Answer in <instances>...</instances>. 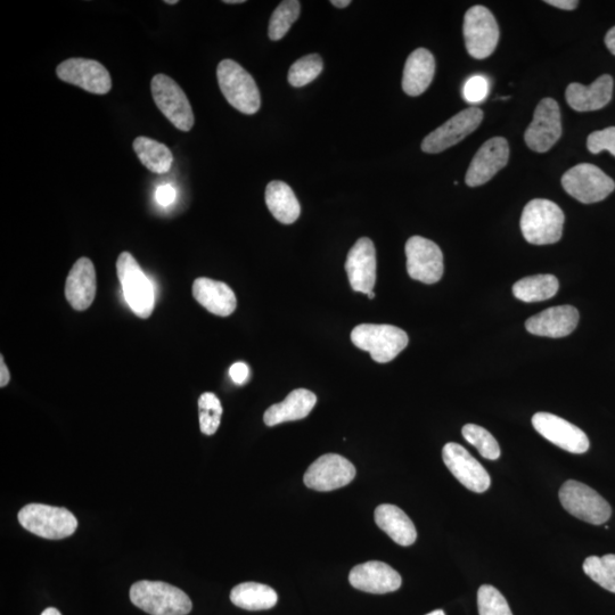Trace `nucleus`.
Listing matches in <instances>:
<instances>
[{"mask_svg":"<svg viewBox=\"0 0 615 615\" xmlns=\"http://www.w3.org/2000/svg\"><path fill=\"white\" fill-rule=\"evenodd\" d=\"M130 600L151 615H187L191 598L182 589L161 581H138L130 589Z\"/></svg>","mask_w":615,"mask_h":615,"instance_id":"obj_1","label":"nucleus"},{"mask_svg":"<svg viewBox=\"0 0 615 615\" xmlns=\"http://www.w3.org/2000/svg\"><path fill=\"white\" fill-rule=\"evenodd\" d=\"M564 221V212L559 205L536 199L530 201L522 212L521 231L530 244H554L562 239Z\"/></svg>","mask_w":615,"mask_h":615,"instance_id":"obj_2","label":"nucleus"},{"mask_svg":"<svg viewBox=\"0 0 615 615\" xmlns=\"http://www.w3.org/2000/svg\"><path fill=\"white\" fill-rule=\"evenodd\" d=\"M221 93L227 102L243 114H256L260 110L261 97L253 77L233 60L221 61L217 69Z\"/></svg>","mask_w":615,"mask_h":615,"instance_id":"obj_3","label":"nucleus"},{"mask_svg":"<svg viewBox=\"0 0 615 615\" xmlns=\"http://www.w3.org/2000/svg\"><path fill=\"white\" fill-rule=\"evenodd\" d=\"M351 341L357 348L369 352L374 362L387 364L407 348L409 338L397 326L362 324L351 332Z\"/></svg>","mask_w":615,"mask_h":615,"instance_id":"obj_4","label":"nucleus"},{"mask_svg":"<svg viewBox=\"0 0 615 615\" xmlns=\"http://www.w3.org/2000/svg\"><path fill=\"white\" fill-rule=\"evenodd\" d=\"M19 522L34 535L51 540L68 538L78 528L76 516L67 508L44 504L24 506L19 513Z\"/></svg>","mask_w":615,"mask_h":615,"instance_id":"obj_5","label":"nucleus"},{"mask_svg":"<svg viewBox=\"0 0 615 615\" xmlns=\"http://www.w3.org/2000/svg\"><path fill=\"white\" fill-rule=\"evenodd\" d=\"M117 274L130 309L139 318H149L154 309V290L149 277L144 274L133 254H120Z\"/></svg>","mask_w":615,"mask_h":615,"instance_id":"obj_6","label":"nucleus"},{"mask_svg":"<svg viewBox=\"0 0 615 615\" xmlns=\"http://www.w3.org/2000/svg\"><path fill=\"white\" fill-rule=\"evenodd\" d=\"M559 497L564 510L581 521L601 526L611 518L610 504L585 483L574 480L564 482Z\"/></svg>","mask_w":615,"mask_h":615,"instance_id":"obj_7","label":"nucleus"},{"mask_svg":"<svg viewBox=\"0 0 615 615\" xmlns=\"http://www.w3.org/2000/svg\"><path fill=\"white\" fill-rule=\"evenodd\" d=\"M562 186L572 198L585 204L601 202L615 190L614 180L590 163L578 164L565 172Z\"/></svg>","mask_w":615,"mask_h":615,"instance_id":"obj_8","label":"nucleus"},{"mask_svg":"<svg viewBox=\"0 0 615 615\" xmlns=\"http://www.w3.org/2000/svg\"><path fill=\"white\" fill-rule=\"evenodd\" d=\"M463 34L467 52L477 60L488 59L494 54L500 36L494 14L482 5L466 12Z\"/></svg>","mask_w":615,"mask_h":615,"instance_id":"obj_9","label":"nucleus"},{"mask_svg":"<svg viewBox=\"0 0 615 615\" xmlns=\"http://www.w3.org/2000/svg\"><path fill=\"white\" fill-rule=\"evenodd\" d=\"M151 90L155 104L172 125L186 133L193 128L194 113L191 103L174 79L157 75L152 79Z\"/></svg>","mask_w":615,"mask_h":615,"instance_id":"obj_10","label":"nucleus"},{"mask_svg":"<svg viewBox=\"0 0 615 615\" xmlns=\"http://www.w3.org/2000/svg\"><path fill=\"white\" fill-rule=\"evenodd\" d=\"M407 272L415 281L434 284L444 275V254L439 246L422 236H413L406 243Z\"/></svg>","mask_w":615,"mask_h":615,"instance_id":"obj_11","label":"nucleus"},{"mask_svg":"<svg viewBox=\"0 0 615 615\" xmlns=\"http://www.w3.org/2000/svg\"><path fill=\"white\" fill-rule=\"evenodd\" d=\"M562 131L559 104L553 98H544L537 105L524 139L530 150L545 153L559 142Z\"/></svg>","mask_w":615,"mask_h":615,"instance_id":"obj_12","label":"nucleus"},{"mask_svg":"<svg viewBox=\"0 0 615 615\" xmlns=\"http://www.w3.org/2000/svg\"><path fill=\"white\" fill-rule=\"evenodd\" d=\"M482 120L483 111L479 108H469L457 113L456 116L424 138L423 152L437 154L450 149L477 130Z\"/></svg>","mask_w":615,"mask_h":615,"instance_id":"obj_13","label":"nucleus"},{"mask_svg":"<svg viewBox=\"0 0 615 615\" xmlns=\"http://www.w3.org/2000/svg\"><path fill=\"white\" fill-rule=\"evenodd\" d=\"M355 477L356 467L347 458L326 454L310 465L303 482L316 491H332L348 486Z\"/></svg>","mask_w":615,"mask_h":615,"instance_id":"obj_14","label":"nucleus"},{"mask_svg":"<svg viewBox=\"0 0 615 615\" xmlns=\"http://www.w3.org/2000/svg\"><path fill=\"white\" fill-rule=\"evenodd\" d=\"M533 428L553 445L572 454H585L589 439L578 426L564 418L549 413H537L532 417Z\"/></svg>","mask_w":615,"mask_h":615,"instance_id":"obj_15","label":"nucleus"},{"mask_svg":"<svg viewBox=\"0 0 615 615\" xmlns=\"http://www.w3.org/2000/svg\"><path fill=\"white\" fill-rule=\"evenodd\" d=\"M442 459L466 489L482 494L490 488L489 473L463 446L449 442L442 449Z\"/></svg>","mask_w":615,"mask_h":615,"instance_id":"obj_16","label":"nucleus"},{"mask_svg":"<svg viewBox=\"0 0 615 615\" xmlns=\"http://www.w3.org/2000/svg\"><path fill=\"white\" fill-rule=\"evenodd\" d=\"M56 73L62 81L92 94H108L112 87L109 71L94 60L69 59L57 67Z\"/></svg>","mask_w":615,"mask_h":615,"instance_id":"obj_17","label":"nucleus"},{"mask_svg":"<svg viewBox=\"0 0 615 615\" xmlns=\"http://www.w3.org/2000/svg\"><path fill=\"white\" fill-rule=\"evenodd\" d=\"M510 160V146L505 138L494 137L480 147L466 172L467 186L478 187L495 177Z\"/></svg>","mask_w":615,"mask_h":615,"instance_id":"obj_18","label":"nucleus"},{"mask_svg":"<svg viewBox=\"0 0 615 615\" xmlns=\"http://www.w3.org/2000/svg\"><path fill=\"white\" fill-rule=\"evenodd\" d=\"M350 585L369 594H388L396 592L403 584L400 574L379 561H371L357 565L351 570Z\"/></svg>","mask_w":615,"mask_h":615,"instance_id":"obj_19","label":"nucleus"},{"mask_svg":"<svg viewBox=\"0 0 615 615\" xmlns=\"http://www.w3.org/2000/svg\"><path fill=\"white\" fill-rule=\"evenodd\" d=\"M346 270L352 290L373 292L376 283V250L372 240L363 237L349 251Z\"/></svg>","mask_w":615,"mask_h":615,"instance_id":"obj_20","label":"nucleus"},{"mask_svg":"<svg viewBox=\"0 0 615 615\" xmlns=\"http://www.w3.org/2000/svg\"><path fill=\"white\" fill-rule=\"evenodd\" d=\"M579 323V311L572 306H557L541 311L526 323L527 331L533 335L559 339L570 335Z\"/></svg>","mask_w":615,"mask_h":615,"instance_id":"obj_21","label":"nucleus"},{"mask_svg":"<svg viewBox=\"0 0 615 615\" xmlns=\"http://www.w3.org/2000/svg\"><path fill=\"white\" fill-rule=\"evenodd\" d=\"M96 270L92 260L80 258L73 265L65 284V297L73 309L84 311L96 297Z\"/></svg>","mask_w":615,"mask_h":615,"instance_id":"obj_22","label":"nucleus"},{"mask_svg":"<svg viewBox=\"0 0 615 615\" xmlns=\"http://www.w3.org/2000/svg\"><path fill=\"white\" fill-rule=\"evenodd\" d=\"M612 94L613 78L604 75L597 78L590 86L574 82L567 88L565 97L574 111L589 112L605 108L611 102Z\"/></svg>","mask_w":615,"mask_h":615,"instance_id":"obj_23","label":"nucleus"},{"mask_svg":"<svg viewBox=\"0 0 615 615\" xmlns=\"http://www.w3.org/2000/svg\"><path fill=\"white\" fill-rule=\"evenodd\" d=\"M194 299L211 314L231 316L237 306L236 295L227 284L200 277L193 284Z\"/></svg>","mask_w":615,"mask_h":615,"instance_id":"obj_24","label":"nucleus"},{"mask_svg":"<svg viewBox=\"0 0 615 615\" xmlns=\"http://www.w3.org/2000/svg\"><path fill=\"white\" fill-rule=\"evenodd\" d=\"M436 75V60L428 49L418 48L408 56L405 64L403 89L409 96H420Z\"/></svg>","mask_w":615,"mask_h":615,"instance_id":"obj_25","label":"nucleus"},{"mask_svg":"<svg viewBox=\"0 0 615 615\" xmlns=\"http://www.w3.org/2000/svg\"><path fill=\"white\" fill-rule=\"evenodd\" d=\"M317 404L315 393L306 389H297L290 393L280 404L270 406L265 413L267 426L285 422L300 421L306 418Z\"/></svg>","mask_w":615,"mask_h":615,"instance_id":"obj_26","label":"nucleus"},{"mask_svg":"<svg viewBox=\"0 0 615 615\" xmlns=\"http://www.w3.org/2000/svg\"><path fill=\"white\" fill-rule=\"evenodd\" d=\"M377 527L400 546L413 545L417 539V531L409 516L398 506L383 504L375 510Z\"/></svg>","mask_w":615,"mask_h":615,"instance_id":"obj_27","label":"nucleus"},{"mask_svg":"<svg viewBox=\"0 0 615 615\" xmlns=\"http://www.w3.org/2000/svg\"><path fill=\"white\" fill-rule=\"evenodd\" d=\"M266 203L272 215L284 225L295 223L300 217L301 207L292 188L274 180L266 188Z\"/></svg>","mask_w":615,"mask_h":615,"instance_id":"obj_28","label":"nucleus"},{"mask_svg":"<svg viewBox=\"0 0 615 615\" xmlns=\"http://www.w3.org/2000/svg\"><path fill=\"white\" fill-rule=\"evenodd\" d=\"M231 601L237 608L246 611H262L273 609L278 602V595L267 585L243 582L233 588Z\"/></svg>","mask_w":615,"mask_h":615,"instance_id":"obj_29","label":"nucleus"},{"mask_svg":"<svg viewBox=\"0 0 615 615\" xmlns=\"http://www.w3.org/2000/svg\"><path fill=\"white\" fill-rule=\"evenodd\" d=\"M559 287V280L555 276L535 275L516 282L513 294L516 299L523 302H540L555 297Z\"/></svg>","mask_w":615,"mask_h":615,"instance_id":"obj_30","label":"nucleus"},{"mask_svg":"<svg viewBox=\"0 0 615 615\" xmlns=\"http://www.w3.org/2000/svg\"><path fill=\"white\" fill-rule=\"evenodd\" d=\"M134 150L139 161L154 174H167L174 162L169 147L151 138L137 137Z\"/></svg>","mask_w":615,"mask_h":615,"instance_id":"obj_31","label":"nucleus"},{"mask_svg":"<svg viewBox=\"0 0 615 615\" xmlns=\"http://www.w3.org/2000/svg\"><path fill=\"white\" fill-rule=\"evenodd\" d=\"M582 569L597 585L615 594V554L587 557Z\"/></svg>","mask_w":615,"mask_h":615,"instance_id":"obj_32","label":"nucleus"},{"mask_svg":"<svg viewBox=\"0 0 615 615\" xmlns=\"http://www.w3.org/2000/svg\"><path fill=\"white\" fill-rule=\"evenodd\" d=\"M301 4L298 0H285L277 6L269 22L268 36L277 41L285 37L292 24L299 19Z\"/></svg>","mask_w":615,"mask_h":615,"instance_id":"obj_33","label":"nucleus"},{"mask_svg":"<svg viewBox=\"0 0 615 615\" xmlns=\"http://www.w3.org/2000/svg\"><path fill=\"white\" fill-rule=\"evenodd\" d=\"M324 62L318 54L301 57L289 71V82L293 87H303L316 80L323 72Z\"/></svg>","mask_w":615,"mask_h":615,"instance_id":"obj_34","label":"nucleus"},{"mask_svg":"<svg viewBox=\"0 0 615 615\" xmlns=\"http://www.w3.org/2000/svg\"><path fill=\"white\" fill-rule=\"evenodd\" d=\"M464 439L477 448L483 458L496 461L500 457V447L492 434L482 426L466 424L462 430Z\"/></svg>","mask_w":615,"mask_h":615,"instance_id":"obj_35","label":"nucleus"},{"mask_svg":"<svg viewBox=\"0 0 615 615\" xmlns=\"http://www.w3.org/2000/svg\"><path fill=\"white\" fill-rule=\"evenodd\" d=\"M223 406L219 398L212 392H205L199 399L200 429L203 434H215L223 416Z\"/></svg>","mask_w":615,"mask_h":615,"instance_id":"obj_36","label":"nucleus"},{"mask_svg":"<svg viewBox=\"0 0 615 615\" xmlns=\"http://www.w3.org/2000/svg\"><path fill=\"white\" fill-rule=\"evenodd\" d=\"M478 609L480 615H513L504 595L490 585L479 588Z\"/></svg>","mask_w":615,"mask_h":615,"instance_id":"obj_37","label":"nucleus"},{"mask_svg":"<svg viewBox=\"0 0 615 615\" xmlns=\"http://www.w3.org/2000/svg\"><path fill=\"white\" fill-rule=\"evenodd\" d=\"M490 92V82L485 76H473L466 80L463 97L467 103L479 104L486 100Z\"/></svg>","mask_w":615,"mask_h":615,"instance_id":"obj_38","label":"nucleus"},{"mask_svg":"<svg viewBox=\"0 0 615 615\" xmlns=\"http://www.w3.org/2000/svg\"><path fill=\"white\" fill-rule=\"evenodd\" d=\"M587 147L590 153L608 151L615 157V127L594 131L587 139Z\"/></svg>","mask_w":615,"mask_h":615,"instance_id":"obj_39","label":"nucleus"},{"mask_svg":"<svg viewBox=\"0 0 615 615\" xmlns=\"http://www.w3.org/2000/svg\"><path fill=\"white\" fill-rule=\"evenodd\" d=\"M229 375H231L234 383L243 385L250 380V368L245 363H236L229 369Z\"/></svg>","mask_w":615,"mask_h":615,"instance_id":"obj_40","label":"nucleus"},{"mask_svg":"<svg viewBox=\"0 0 615 615\" xmlns=\"http://www.w3.org/2000/svg\"><path fill=\"white\" fill-rule=\"evenodd\" d=\"M157 200L163 207H167V205L174 203L176 200L175 188L170 185L159 187L157 191Z\"/></svg>","mask_w":615,"mask_h":615,"instance_id":"obj_41","label":"nucleus"},{"mask_svg":"<svg viewBox=\"0 0 615 615\" xmlns=\"http://www.w3.org/2000/svg\"><path fill=\"white\" fill-rule=\"evenodd\" d=\"M545 3L557 8H561V10L564 11L576 10L579 5V2H577V0H547V2Z\"/></svg>","mask_w":615,"mask_h":615,"instance_id":"obj_42","label":"nucleus"},{"mask_svg":"<svg viewBox=\"0 0 615 615\" xmlns=\"http://www.w3.org/2000/svg\"><path fill=\"white\" fill-rule=\"evenodd\" d=\"M11 375L8 372V368L4 362V357H0V387L4 388L10 382Z\"/></svg>","mask_w":615,"mask_h":615,"instance_id":"obj_43","label":"nucleus"},{"mask_svg":"<svg viewBox=\"0 0 615 615\" xmlns=\"http://www.w3.org/2000/svg\"><path fill=\"white\" fill-rule=\"evenodd\" d=\"M605 44H606V47L609 48V51L613 55H615V27H613L608 32V35H606V37H605Z\"/></svg>","mask_w":615,"mask_h":615,"instance_id":"obj_44","label":"nucleus"},{"mask_svg":"<svg viewBox=\"0 0 615 615\" xmlns=\"http://www.w3.org/2000/svg\"><path fill=\"white\" fill-rule=\"evenodd\" d=\"M331 4L338 8H346L351 4V2L350 0H332Z\"/></svg>","mask_w":615,"mask_h":615,"instance_id":"obj_45","label":"nucleus"},{"mask_svg":"<svg viewBox=\"0 0 615 615\" xmlns=\"http://www.w3.org/2000/svg\"><path fill=\"white\" fill-rule=\"evenodd\" d=\"M41 615H62V614L59 610H56L54 608H48L43 613H41Z\"/></svg>","mask_w":615,"mask_h":615,"instance_id":"obj_46","label":"nucleus"},{"mask_svg":"<svg viewBox=\"0 0 615 615\" xmlns=\"http://www.w3.org/2000/svg\"><path fill=\"white\" fill-rule=\"evenodd\" d=\"M225 4H243L244 0H225Z\"/></svg>","mask_w":615,"mask_h":615,"instance_id":"obj_47","label":"nucleus"},{"mask_svg":"<svg viewBox=\"0 0 615 615\" xmlns=\"http://www.w3.org/2000/svg\"><path fill=\"white\" fill-rule=\"evenodd\" d=\"M426 615H446V614L442 610H437V611H433V612H431L429 614H426Z\"/></svg>","mask_w":615,"mask_h":615,"instance_id":"obj_48","label":"nucleus"},{"mask_svg":"<svg viewBox=\"0 0 615 615\" xmlns=\"http://www.w3.org/2000/svg\"><path fill=\"white\" fill-rule=\"evenodd\" d=\"M164 3H166L168 5H176V4H178V0H167V2H164Z\"/></svg>","mask_w":615,"mask_h":615,"instance_id":"obj_49","label":"nucleus"},{"mask_svg":"<svg viewBox=\"0 0 615 615\" xmlns=\"http://www.w3.org/2000/svg\"><path fill=\"white\" fill-rule=\"evenodd\" d=\"M367 295H368L369 299H374L375 298V293L374 292L368 293Z\"/></svg>","mask_w":615,"mask_h":615,"instance_id":"obj_50","label":"nucleus"}]
</instances>
